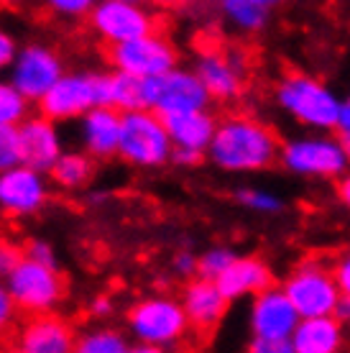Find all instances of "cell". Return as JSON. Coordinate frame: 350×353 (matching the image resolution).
<instances>
[{"mask_svg": "<svg viewBox=\"0 0 350 353\" xmlns=\"http://www.w3.org/2000/svg\"><path fill=\"white\" fill-rule=\"evenodd\" d=\"M8 292L18 310L44 312L61 300L64 279L56 272V266L39 264V261L26 256L8 274Z\"/></svg>", "mask_w": 350, "mask_h": 353, "instance_id": "ba28073f", "label": "cell"}, {"mask_svg": "<svg viewBox=\"0 0 350 353\" xmlns=\"http://www.w3.org/2000/svg\"><path fill=\"white\" fill-rule=\"evenodd\" d=\"M82 136L92 157L107 159L118 151V143H121V110L110 105H97L88 110L82 123Z\"/></svg>", "mask_w": 350, "mask_h": 353, "instance_id": "44dd1931", "label": "cell"}, {"mask_svg": "<svg viewBox=\"0 0 350 353\" xmlns=\"http://www.w3.org/2000/svg\"><path fill=\"white\" fill-rule=\"evenodd\" d=\"M169 128V136H172V143L179 146V149H194V151H205L210 149V141L215 136V128H218V121L205 110H189V113H179V115H169L164 118Z\"/></svg>", "mask_w": 350, "mask_h": 353, "instance_id": "7402d4cb", "label": "cell"}, {"mask_svg": "<svg viewBox=\"0 0 350 353\" xmlns=\"http://www.w3.org/2000/svg\"><path fill=\"white\" fill-rule=\"evenodd\" d=\"M133 336L143 345L151 348H172L187 336L189 320L179 302L156 297V300H143L128 312Z\"/></svg>", "mask_w": 350, "mask_h": 353, "instance_id": "52a82bcc", "label": "cell"}, {"mask_svg": "<svg viewBox=\"0 0 350 353\" xmlns=\"http://www.w3.org/2000/svg\"><path fill=\"white\" fill-rule=\"evenodd\" d=\"M118 151L125 161L138 167H158L172 159V136L167 121L156 110H125L121 113Z\"/></svg>", "mask_w": 350, "mask_h": 353, "instance_id": "277c9868", "label": "cell"}, {"mask_svg": "<svg viewBox=\"0 0 350 353\" xmlns=\"http://www.w3.org/2000/svg\"><path fill=\"white\" fill-rule=\"evenodd\" d=\"M26 256L34 259V261H39V264L56 266L52 246H49V243H44V241H34V243H28V246H26Z\"/></svg>", "mask_w": 350, "mask_h": 353, "instance_id": "836d02e7", "label": "cell"}, {"mask_svg": "<svg viewBox=\"0 0 350 353\" xmlns=\"http://www.w3.org/2000/svg\"><path fill=\"white\" fill-rule=\"evenodd\" d=\"M128 3H141V0H128Z\"/></svg>", "mask_w": 350, "mask_h": 353, "instance_id": "bcb514c9", "label": "cell"}, {"mask_svg": "<svg viewBox=\"0 0 350 353\" xmlns=\"http://www.w3.org/2000/svg\"><path fill=\"white\" fill-rule=\"evenodd\" d=\"M97 105H100V88H97V77H90V74L59 77L56 85L39 100L41 115L49 121L77 118Z\"/></svg>", "mask_w": 350, "mask_h": 353, "instance_id": "8fae6325", "label": "cell"}, {"mask_svg": "<svg viewBox=\"0 0 350 353\" xmlns=\"http://www.w3.org/2000/svg\"><path fill=\"white\" fill-rule=\"evenodd\" d=\"M276 103L297 123L312 131H335L340 118V100L325 82L309 77L305 72H289L276 85Z\"/></svg>", "mask_w": 350, "mask_h": 353, "instance_id": "7a4b0ae2", "label": "cell"}, {"mask_svg": "<svg viewBox=\"0 0 350 353\" xmlns=\"http://www.w3.org/2000/svg\"><path fill=\"white\" fill-rule=\"evenodd\" d=\"M197 74L212 100H236L243 92L245 67L228 52H207L197 64Z\"/></svg>", "mask_w": 350, "mask_h": 353, "instance_id": "e0dca14e", "label": "cell"}, {"mask_svg": "<svg viewBox=\"0 0 350 353\" xmlns=\"http://www.w3.org/2000/svg\"><path fill=\"white\" fill-rule=\"evenodd\" d=\"M299 312L291 305L284 290L269 287V290L254 294L251 307V333L254 343L251 351L256 353H294L291 351V336L299 325Z\"/></svg>", "mask_w": 350, "mask_h": 353, "instance_id": "3957f363", "label": "cell"}, {"mask_svg": "<svg viewBox=\"0 0 350 353\" xmlns=\"http://www.w3.org/2000/svg\"><path fill=\"white\" fill-rule=\"evenodd\" d=\"M238 200L251 208L256 212H266V215H274V212L284 210V203H281L279 194L266 192V190H240L238 192Z\"/></svg>", "mask_w": 350, "mask_h": 353, "instance_id": "f1b7e54d", "label": "cell"}, {"mask_svg": "<svg viewBox=\"0 0 350 353\" xmlns=\"http://www.w3.org/2000/svg\"><path fill=\"white\" fill-rule=\"evenodd\" d=\"M281 290L287 292L291 305L297 307L299 318H317V315H340L345 297H342L333 266L322 261H305L287 276Z\"/></svg>", "mask_w": 350, "mask_h": 353, "instance_id": "5b68a950", "label": "cell"}, {"mask_svg": "<svg viewBox=\"0 0 350 353\" xmlns=\"http://www.w3.org/2000/svg\"><path fill=\"white\" fill-rule=\"evenodd\" d=\"M110 310H113V305H110V300H105V297H97V300L92 302V315H97V318L110 315Z\"/></svg>", "mask_w": 350, "mask_h": 353, "instance_id": "60d3db41", "label": "cell"}, {"mask_svg": "<svg viewBox=\"0 0 350 353\" xmlns=\"http://www.w3.org/2000/svg\"><path fill=\"white\" fill-rule=\"evenodd\" d=\"M256 3H261V6H266V8H274V6H279V3H284V0H256Z\"/></svg>", "mask_w": 350, "mask_h": 353, "instance_id": "f6af8a7d", "label": "cell"}, {"mask_svg": "<svg viewBox=\"0 0 350 353\" xmlns=\"http://www.w3.org/2000/svg\"><path fill=\"white\" fill-rule=\"evenodd\" d=\"M215 282L223 290V294L233 302L269 290L271 287V269L258 256H236L233 264L220 274Z\"/></svg>", "mask_w": 350, "mask_h": 353, "instance_id": "d6986e66", "label": "cell"}, {"mask_svg": "<svg viewBox=\"0 0 350 353\" xmlns=\"http://www.w3.org/2000/svg\"><path fill=\"white\" fill-rule=\"evenodd\" d=\"M46 200V190L39 172L26 164H16L0 172V205L8 212L26 215L39 210Z\"/></svg>", "mask_w": 350, "mask_h": 353, "instance_id": "2e32d148", "label": "cell"}, {"mask_svg": "<svg viewBox=\"0 0 350 353\" xmlns=\"http://www.w3.org/2000/svg\"><path fill=\"white\" fill-rule=\"evenodd\" d=\"M281 143L266 123L251 115H228L215 128L207 157L228 172H258L279 159Z\"/></svg>", "mask_w": 350, "mask_h": 353, "instance_id": "6da1fadb", "label": "cell"}, {"mask_svg": "<svg viewBox=\"0 0 350 353\" xmlns=\"http://www.w3.org/2000/svg\"><path fill=\"white\" fill-rule=\"evenodd\" d=\"M92 174V161L82 154H61L56 164L52 167L54 182L61 187H79L85 185Z\"/></svg>", "mask_w": 350, "mask_h": 353, "instance_id": "d4e9b609", "label": "cell"}, {"mask_svg": "<svg viewBox=\"0 0 350 353\" xmlns=\"http://www.w3.org/2000/svg\"><path fill=\"white\" fill-rule=\"evenodd\" d=\"M210 100H212L210 92L202 85L197 72L169 70L167 74L156 77L154 110H156L161 118L189 113V110H205Z\"/></svg>", "mask_w": 350, "mask_h": 353, "instance_id": "7c38bea8", "label": "cell"}, {"mask_svg": "<svg viewBox=\"0 0 350 353\" xmlns=\"http://www.w3.org/2000/svg\"><path fill=\"white\" fill-rule=\"evenodd\" d=\"M61 77V64L56 54L46 46H28L18 54L13 64V85L28 100H41Z\"/></svg>", "mask_w": 350, "mask_h": 353, "instance_id": "5bb4252c", "label": "cell"}, {"mask_svg": "<svg viewBox=\"0 0 350 353\" xmlns=\"http://www.w3.org/2000/svg\"><path fill=\"white\" fill-rule=\"evenodd\" d=\"M110 77V108L125 110H154L156 77H138L131 72H115Z\"/></svg>", "mask_w": 350, "mask_h": 353, "instance_id": "603a6c76", "label": "cell"}, {"mask_svg": "<svg viewBox=\"0 0 350 353\" xmlns=\"http://www.w3.org/2000/svg\"><path fill=\"white\" fill-rule=\"evenodd\" d=\"M156 6H161V8H179V6H184L187 0H154Z\"/></svg>", "mask_w": 350, "mask_h": 353, "instance_id": "b9f144b4", "label": "cell"}, {"mask_svg": "<svg viewBox=\"0 0 350 353\" xmlns=\"http://www.w3.org/2000/svg\"><path fill=\"white\" fill-rule=\"evenodd\" d=\"M345 345V327L340 315L302 318L291 336L294 353H338Z\"/></svg>", "mask_w": 350, "mask_h": 353, "instance_id": "ac0fdd59", "label": "cell"}, {"mask_svg": "<svg viewBox=\"0 0 350 353\" xmlns=\"http://www.w3.org/2000/svg\"><path fill=\"white\" fill-rule=\"evenodd\" d=\"M18 151L21 164L36 172H52L61 157L59 136L49 118H31L18 125Z\"/></svg>", "mask_w": 350, "mask_h": 353, "instance_id": "9a60e30c", "label": "cell"}, {"mask_svg": "<svg viewBox=\"0 0 350 353\" xmlns=\"http://www.w3.org/2000/svg\"><path fill=\"white\" fill-rule=\"evenodd\" d=\"M281 164L299 176L340 179L350 167L348 151L340 139L333 136H307L284 143L279 154Z\"/></svg>", "mask_w": 350, "mask_h": 353, "instance_id": "8992f818", "label": "cell"}, {"mask_svg": "<svg viewBox=\"0 0 350 353\" xmlns=\"http://www.w3.org/2000/svg\"><path fill=\"white\" fill-rule=\"evenodd\" d=\"M23 259H26V254H23L16 243L0 239V276H8V274L13 272Z\"/></svg>", "mask_w": 350, "mask_h": 353, "instance_id": "1f68e13d", "label": "cell"}, {"mask_svg": "<svg viewBox=\"0 0 350 353\" xmlns=\"http://www.w3.org/2000/svg\"><path fill=\"white\" fill-rule=\"evenodd\" d=\"M74 348L82 353H125L128 343L115 330H97V333H88L85 338H79Z\"/></svg>", "mask_w": 350, "mask_h": 353, "instance_id": "4316f807", "label": "cell"}, {"mask_svg": "<svg viewBox=\"0 0 350 353\" xmlns=\"http://www.w3.org/2000/svg\"><path fill=\"white\" fill-rule=\"evenodd\" d=\"M26 100L28 97L10 82H0V123L3 125H16L23 121L26 115Z\"/></svg>", "mask_w": 350, "mask_h": 353, "instance_id": "484cf974", "label": "cell"}, {"mask_svg": "<svg viewBox=\"0 0 350 353\" xmlns=\"http://www.w3.org/2000/svg\"><path fill=\"white\" fill-rule=\"evenodd\" d=\"M236 254L230 248H210L202 259H197V274L205 279H218L220 274L225 272L233 264Z\"/></svg>", "mask_w": 350, "mask_h": 353, "instance_id": "83f0119b", "label": "cell"}, {"mask_svg": "<svg viewBox=\"0 0 350 353\" xmlns=\"http://www.w3.org/2000/svg\"><path fill=\"white\" fill-rule=\"evenodd\" d=\"M13 312H16V302H13V297H10V292L6 287H0V330L10 325Z\"/></svg>", "mask_w": 350, "mask_h": 353, "instance_id": "d590c367", "label": "cell"}, {"mask_svg": "<svg viewBox=\"0 0 350 353\" xmlns=\"http://www.w3.org/2000/svg\"><path fill=\"white\" fill-rule=\"evenodd\" d=\"M44 3L54 13L67 18H79L95 8V0H44Z\"/></svg>", "mask_w": 350, "mask_h": 353, "instance_id": "4dcf8cb0", "label": "cell"}, {"mask_svg": "<svg viewBox=\"0 0 350 353\" xmlns=\"http://www.w3.org/2000/svg\"><path fill=\"white\" fill-rule=\"evenodd\" d=\"M172 161H176V164H197V161H202V151L179 149V146H174V151H172Z\"/></svg>", "mask_w": 350, "mask_h": 353, "instance_id": "74e56055", "label": "cell"}, {"mask_svg": "<svg viewBox=\"0 0 350 353\" xmlns=\"http://www.w3.org/2000/svg\"><path fill=\"white\" fill-rule=\"evenodd\" d=\"M176 269L189 276V274L197 272V259H192L189 254H182V256H176Z\"/></svg>", "mask_w": 350, "mask_h": 353, "instance_id": "f35d334b", "label": "cell"}, {"mask_svg": "<svg viewBox=\"0 0 350 353\" xmlns=\"http://www.w3.org/2000/svg\"><path fill=\"white\" fill-rule=\"evenodd\" d=\"M16 57V44L6 31H0V72L6 70Z\"/></svg>", "mask_w": 350, "mask_h": 353, "instance_id": "8d00e7d4", "label": "cell"}, {"mask_svg": "<svg viewBox=\"0 0 350 353\" xmlns=\"http://www.w3.org/2000/svg\"><path fill=\"white\" fill-rule=\"evenodd\" d=\"M335 131H338V139L342 141V146L348 151V159H350V97L340 105V118H338Z\"/></svg>", "mask_w": 350, "mask_h": 353, "instance_id": "e575fe53", "label": "cell"}, {"mask_svg": "<svg viewBox=\"0 0 350 353\" xmlns=\"http://www.w3.org/2000/svg\"><path fill=\"white\" fill-rule=\"evenodd\" d=\"M340 318L348 323V327H350V300H345V305H342V310H340Z\"/></svg>", "mask_w": 350, "mask_h": 353, "instance_id": "7bdbcfd3", "label": "cell"}, {"mask_svg": "<svg viewBox=\"0 0 350 353\" xmlns=\"http://www.w3.org/2000/svg\"><path fill=\"white\" fill-rule=\"evenodd\" d=\"M333 274H335V279H338V287H340L342 297L350 300V248H345L340 256L335 259Z\"/></svg>", "mask_w": 350, "mask_h": 353, "instance_id": "d6a6232c", "label": "cell"}, {"mask_svg": "<svg viewBox=\"0 0 350 353\" xmlns=\"http://www.w3.org/2000/svg\"><path fill=\"white\" fill-rule=\"evenodd\" d=\"M228 297L223 294L215 279H194L184 287L182 307L189 320V330H194L197 336L207 338L215 333V327L220 325V320L228 312Z\"/></svg>", "mask_w": 350, "mask_h": 353, "instance_id": "4fadbf2b", "label": "cell"}, {"mask_svg": "<svg viewBox=\"0 0 350 353\" xmlns=\"http://www.w3.org/2000/svg\"><path fill=\"white\" fill-rule=\"evenodd\" d=\"M90 23L105 44H121L138 36L156 34L154 18L138 3H128V0H103L90 13Z\"/></svg>", "mask_w": 350, "mask_h": 353, "instance_id": "30bf717a", "label": "cell"}, {"mask_svg": "<svg viewBox=\"0 0 350 353\" xmlns=\"http://www.w3.org/2000/svg\"><path fill=\"white\" fill-rule=\"evenodd\" d=\"M105 59L121 72H131L138 77H161L174 70L176 54L167 39L149 34L121 44H105Z\"/></svg>", "mask_w": 350, "mask_h": 353, "instance_id": "9c48e42d", "label": "cell"}, {"mask_svg": "<svg viewBox=\"0 0 350 353\" xmlns=\"http://www.w3.org/2000/svg\"><path fill=\"white\" fill-rule=\"evenodd\" d=\"M18 3H23V0H0V8H13Z\"/></svg>", "mask_w": 350, "mask_h": 353, "instance_id": "ee69618b", "label": "cell"}, {"mask_svg": "<svg viewBox=\"0 0 350 353\" xmlns=\"http://www.w3.org/2000/svg\"><path fill=\"white\" fill-rule=\"evenodd\" d=\"M220 10L240 31H261L269 21V8L256 0H220Z\"/></svg>", "mask_w": 350, "mask_h": 353, "instance_id": "cb8c5ba5", "label": "cell"}, {"mask_svg": "<svg viewBox=\"0 0 350 353\" xmlns=\"http://www.w3.org/2000/svg\"><path fill=\"white\" fill-rule=\"evenodd\" d=\"M72 327L54 315H39L28 320L18 336V348L23 353H67L74 348Z\"/></svg>", "mask_w": 350, "mask_h": 353, "instance_id": "ffe728a7", "label": "cell"}, {"mask_svg": "<svg viewBox=\"0 0 350 353\" xmlns=\"http://www.w3.org/2000/svg\"><path fill=\"white\" fill-rule=\"evenodd\" d=\"M21 164V151H18V128L16 125L0 123V172L8 167Z\"/></svg>", "mask_w": 350, "mask_h": 353, "instance_id": "f546056e", "label": "cell"}, {"mask_svg": "<svg viewBox=\"0 0 350 353\" xmlns=\"http://www.w3.org/2000/svg\"><path fill=\"white\" fill-rule=\"evenodd\" d=\"M338 197L342 200V205L350 208V172H345L340 176V182H338Z\"/></svg>", "mask_w": 350, "mask_h": 353, "instance_id": "ab89813d", "label": "cell"}]
</instances>
